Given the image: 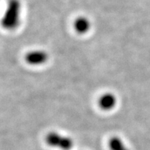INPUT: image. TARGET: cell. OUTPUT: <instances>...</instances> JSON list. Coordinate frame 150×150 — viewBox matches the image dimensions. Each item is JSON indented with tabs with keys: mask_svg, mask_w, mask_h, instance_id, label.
<instances>
[{
	"mask_svg": "<svg viewBox=\"0 0 150 150\" xmlns=\"http://www.w3.org/2000/svg\"><path fill=\"white\" fill-rule=\"evenodd\" d=\"M47 59V54L42 50L30 52L26 56V61L31 65H41Z\"/></svg>",
	"mask_w": 150,
	"mask_h": 150,
	"instance_id": "3",
	"label": "cell"
},
{
	"mask_svg": "<svg viewBox=\"0 0 150 150\" xmlns=\"http://www.w3.org/2000/svg\"><path fill=\"white\" fill-rule=\"evenodd\" d=\"M108 146L110 150H129L118 137H112L110 138L108 142Z\"/></svg>",
	"mask_w": 150,
	"mask_h": 150,
	"instance_id": "6",
	"label": "cell"
},
{
	"mask_svg": "<svg viewBox=\"0 0 150 150\" xmlns=\"http://www.w3.org/2000/svg\"><path fill=\"white\" fill-rule=\"evenodd\" d=\"M99 106L104 110H111L115 106L117 100L116 97L111 93H106L99 97Z\"/></svg>",
	"mask_w": 150,
	"mask_h": 150,
	"instance_id": "4",
	"label": "cell"
},
{
	"mask_svg": "<svg viewBox=\"0 0 150 150\" xmlns=\"http://www.w3.org/2000/svg\"><path fill=\"white\" fill-rule=\"evenodd\" d=\"M91 27V23L87 18H79L74 22V28L76 31L79 33H84L88 31Z\"/></svg>",
	"mask_w": 150,
	"mask_h": 150,
	"instance_id": "5",
	"label": "cell"
},
{
	"mask_svg": "<svg viewBox=\"0 0 150 150\" xmlns=\"http://www.w3.org/2000/svg\"><path fill=\"white\" fill-rule=\"evenodd\" d=\"M46 142L52 147L62 150H70L73 147V140L69 137L63 136L56 132H50L47 135Z\"/></svg>",
	"mask_w": 150,
	"mask_h": 150,
	"instance_id": "2",
	"label": "cell"
},
{
	"mask_svg": "<svg viewBox=\"0 0 150 150\" xmlns=\"http://www.w3.org/2000/svg\"><path fill=\"white\" fill-rule=\"evenodd\" d=\"M20 4L18 0H9L3 20L5 29H13L18 27L20 22Z\"/></svg>",
	"mask_w": 150,
	"mask_h": 150,
	"instance_id": "1",
	"label": "cell"
}]
</instances>
